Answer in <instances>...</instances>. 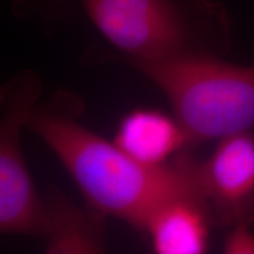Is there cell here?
<instances>
[{
  "mask_svg": "<svg viewBox=\"0 0 254 254\" xmlns=\"http://www.w3.org/2000/svg\"><path fill=\"white\" fill-rule=\"evenodd\" d=\"M99 33L129 66L222 58L231 21L213 0H81Z\"/></svg>",
  "mask_w": 254,
  "mask_h": 254,
  "instance_id": "cell-2",
  "label": "cell"
},
{
  "mask_svg": "<svg viewBox=\"0 0 254 254\" xmlns=\"http://www.w3.org/2000/svg\"><path fill=\"white\" fill-rule=\"evenodd\" d=\"M132 67L166 95L190 146L254 127V66L196 58Z\"/></svg>",
  "mask_w": 254,
  "mask_h": 254,
  "instance_id": "cell-3",
  "label": "cell"
},
{
  "mask_svg": "<svg viewBox=\"0 0 254 254\" xmlns=\"http://www.w3.org/2000/svg\"><path fill=\"white\" fill-rule=\"evenodd\" d=\"M43 91L36 71L21 69L0 90V231L43 238L45 207L21 146V131Z\"/></svg>",
  "mask_w": 254,
  "mask_h": 254,
  "instance_id": "cell-4",
  "label": "cell"
},
{
  "mask_svg": "<svg viewBox=\"0 0 254 254\" xmlns=\"http://www.w3.org/2000/svg\"><path fill=\"white\" fill-rule=\"evenodd\" d=\"M251 224L231 227L224 243V252L230 254H254V233Z\"/></svg>",
  "mask_w": 254,
  "mask_h": 254,
  "instance_id": "cell-9",
  "label": "cell"
},
{
  "mask_svg": "<svg viewBox=\"0 0 254 254\" xmlns=\"http://www.w3.org/2000/svg\"><path fill=\"white\" fill-rule=\"evenodd\" d=\"M82 111L78 95L58 91L37 105L27 127L57 155L87 205L144 231L167 201L200 194L194 158L184 153L166 166H146L81 125Z\"/></svg>",
  "mask_w": 254,
  "mask_h": 254,
  "instance_id": "cell-1",
  "label": "cell"
},
{
  "mask_svg": "<svg viewBox=\"0 0 254 254\" xmlns=\"http://www.w3.org/2000/svg\"><path fill=\"white\" fill-rule=\"evenodd\" d=\"M198 187L213 226L254 222V134L236 133L196 164Z\"/></svg>",
  "mask_w": 254,
  "mask_h": 254,
  "instance_id": "cell-5",
  "label": "cell"
},
{
  "mask_svg": "<svg viewBox=\"0 0 254 254\" xmlns=\"http://www.w3.org/2000/svg\"><path fill=\"white\" fill-rule=\"evenodd\" d=\"M213 226L200 194L174 198L152 215L144 232L158 254H201L208 249Z\"/></svg>",
  "mask_w": 254,
  "mask_h": 254,
  "instance_id": "cell-8",
  "label": "cell"
},
{
  "mask_svg": "<svg viewBox=\"0 0 254 254\" xmlns=\"http://www.w3.org/2000/svg\"><path fill=\"white\" fill-rule=\"evenodd\" d=\"M45 220L41 239L51 254H95L105 251L107 215L87 205L79 207L59 190L44 198Z\"/></svg>",
  "mask_w": 254,
  "mask_h": 254,
  "instance_id": "cell-6",
  "label": "cell"
},
{
  "mask_svg": "<svg viewBox=\"0 0 254 254\" xmlns=\"http://www.w3.org/2000/svg\"><path fill=\"white\" fill-rule=\"evenodd\" d=\"M114 144L129 157L150 167L170 164L190 145L185 128L176 116L154 109H136L120 120Z\"/></svg>",
  "mask_w": 254,
  "mask_h": 254,
  "instance_id": "cell-7",
  "label": "cell"
},
{
  "mask_svg": "<svg viewBox=\"0 0 254 254\" xmlns=\"http://www.w3.org/2000/svg\"><path fill=\"white\" fill-rule=\"evenodd\" d=\"M40 2L43 5H45L46 7L55 9L57 12H60L67 7L68 0H40Z\"/></svg>",
  "mask_w": 254,
  "mask_h": 254,
  "instance_id": "cell-10",
  "label": "cell"
}]
</instances>
